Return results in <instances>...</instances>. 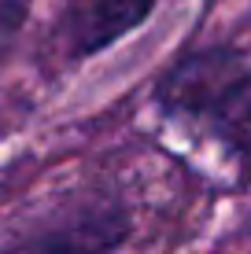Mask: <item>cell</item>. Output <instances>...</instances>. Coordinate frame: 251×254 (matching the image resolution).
Segmentation results:
<instances>
[{
	"instance_id": "obj_1",
	"label": "cell",
	"mask_w": 251,
	"mask_h": 254,
	"mask_svg": "<svg viewBox=\"0 0 251 254\" xmlns=\"http://www.w3.org/2000/svg\"><path fill=\"white\" fill-rule=\"evenodd\" d=\"M167 118L192 122L251 162V59L240 48L211 45L174 59L152 89Z\"/></svg>"
},
{
	"instance_id": "obj_2",
	"label": "cell",
	"mask_w": 251,
	"mask_h": 254,
	"mask_svg": "<svg viewBox=\"0 0 251 254\" xmlns=\"http://www.w3.org/2000/svg\"><path fill=\"white\" fill-rule=\"evenodd\" d=\"M133 232L122 195L89 191L0 243V254H115Z\"/></svg>"
},
{
	"instance_id": "obj_3",
	"label": "cell",
	"mask_w": 251,
	"mask_h": 254,
	"mask_svg": "<svg viewBox=\"0 0 251 254\" xmlns=\"http://www.w3.org/2000/svg\"><path fill=\"white\" fill-rule=\"evenodd\" d=\"M159 0H67L56 19V45L71 63L107 52L126 33L141 30L152 19Z\"/></svg>"
},
{
	"instance_id": "obj_4",
	"label": "cell",
	"mask_w": 251,
	"mask_h": 254,
	"mask_svg": "<svg viewBox=\"0 0 251 254\" xmlns=\"http://www.w3.org/2000/svg\"><path fill=\"white\" fill-rule=\"evenodd\" d=\"M26 19H30V0H0V70H4L11 48L19 45Z\"/></svg>"
}]
</instances>
